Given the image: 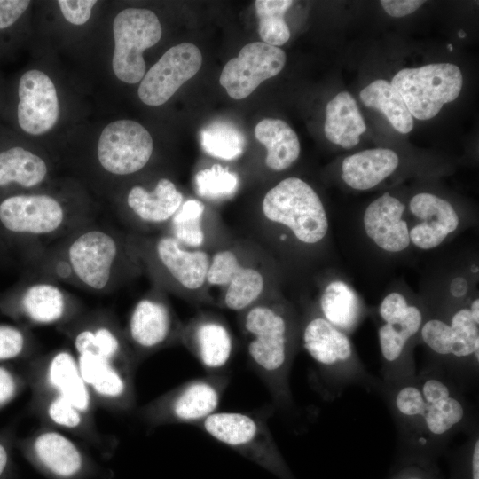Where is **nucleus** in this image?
I'll return each instance as SVG.
<instances>
[{"label":"nucleus","instance_id":"ddd939ff","mask_svg":"<svg viewBox=\"0 0 479 479\" xmlns=\"http://www.w3.org/2000/svg\"><path fill=\"white\" fill-rule=\"evenodd\" d=\"M20 447L33 467L49 479H109L113 475L65 433L47 426L23 440Z\"/></svg>","mask_w":479,"mask_h":479},{"label":"nucleus","instance_id":"a19ab883","mask_svg":"<svg viewBox=\"0 0 479 479\" xmlns=\"http://www.w3.org/2000/svg\"><path fill=\"white\" fill-rule=\"evenodd\" d=\"M97 4L95 0H59L58 4L66 20L73 25H83L91 15V10Z\"/></svg>","mask_w":479,"mask_h":479},{"label":"nucleus","instance_id":"de8ad7c7","mask_svg":"<svg viewBox=\"0 0 479 479\" xmlns=\"http://www.w3.org/2000/svg\"><path fill=\"white\" fill-rule=\"evenodd\" d=\"M395 479H429L428 473L423 472L420 467H408L402 471Z\"/></svg>","mask_w":479,"mask_h":479},{"label":"nucleus","instance_id":"7ed1b4c3","mask_svg":"<svg viewBox=\"0 0 479 479\" xmlns=\"http://www.w3.org/2000/svg\"><path fill=\"white\" fill-rule=\"evenodd\" d=\"M239 326L249 362L275 404L291 409L289 374L300 343L298 313L278 291L239 313Z\"/></svg>","mask_w":479,"mask_h":479},{"label":"nucleus","instance_id":"f8f14e48","mask_svg":"<svg viewBox=\"0 0 479 479\" xmlns=\"http://www.w3.org/2000/svg\"><path fill=\"white\" fill-rule=\"evenodd\" d=\"M228 383L225 373L188 381L142 406L139 415L151 426L198 425L216 412Z\"/></svg>","mask_w":479,"mask_h":479},{"label":"nucleus","instance_id":"f3484780","mask_svg":"<svg viewBox=\"0 0 479 479\" xmlns=\"http://www.w3.org/2000/svg\"><path fill=\"white\" fill-rule=\"evenodd\" d=\"M114 51L112 67L115 76L126 83L141 82L145 75L143 52L161 37V25L148 9L127 8L113 22Z\"/></svg>","mask_w":479,"mask_h":479},{"label":"nucleus","instance_id":"20e7f679","mask_svg":"<svg viewBox=\"0 0 479 479\" xmlns=\"http://www.w3.org/2000/svg\"><path fill=\"white\" fill-rule=\"evenodd\" d=\"M275 258L254 240L228 239L210 253L211 305L240 313L278 292Z\"/></svg>","mask_w":479,"mask_h":479},{"label":"nucleus","instance_id":"7c9ffc66","mask_svg":"<svg viewBox=\"0 0 479 479\" xmlns=\"http://www.w3.org/2000/svg\"><path fill=\"white\" fill-rule=\"evenodd\" d=\"M398 164V155L393 150L368 149L346 157L342 163L341 177L355 190H369L389 177Z\"/></svg>","mask_w":479,"mask_h":479},{"label":"nucleus","instance_id":"b1692460","mask_svg":"<svg viewBox=\"0 0 479 479\" xmlns=\"http://www.w3.org/2000/svg\"><path fill=\"white\" fill-rule=\"evenodd\" d=\"M16 308L30 326L56 328L84 311L81 301L59 283L35 276L22 288Z\"/></svg>","mask_w":479,"mask_h":479},{"label":"nucleus","instance_id":"e433bc0d","mask_svg":"<svg viewBox=\"0 0 479 479\" xmlns=\"http://www.w3.org/2000/svg\"><path fill=\"white\" fill-rule=\"evenodd\" d=\"M200 141L206 153L224 161L237 160L246 146L244 134L234 124L224 120L205 126L200 132Z\"/></svg>","mask_w":479,"mask_h":479},{"label":"nucleus","instance_id":"c03bdc74","mask_svg":"<svg viewBox=\"0 0 479 479\" xmlns=\"http://www.w3.org/2000/svg\"><path fill=\"white\" fill-rule=\"evenodd\" d=\"M380 3L389 15L400 18L414 12L425 2L419 0H382Z\"/></svg>","mask_w":479,"mask_h":479},{"label":"nucleus","instance_id":"dca6fc26","mask_svg":"<svg viewBox=\"0 0 479 479\" xmlns=\"http://www.w3.org/2000/svg\"><path fill=\"white\" fill-rule=\"evenodd\" d=\"M57 330L70 342L75 354L93 355L134 373L137 363L124 329L110 310H84Z\"/></svg>","mask_w":479,"mask_h":479},{"label":"nucleus","instance_id":"2eb2a0df","mask_svg":"<svg viewBox=\"0 0 479 479\" xmlns=\"http://www.w3.org/2000/svg\"><path fill=\"white\" fill-rule=\"evenodd\" d=\"M167 295L163 290L153 286L130 313L123 329L137 364L145 357L179 342L183 324Z\"/></svg>","mask_w":479,"mask_h":479},{"label":"nucleus","instance_id":"0eeeda50","mask_svg":"<svg viewBox=\"0 0 479 479\" xmlns=\"http://www.w3.org/2000/svg\"><path fill=\"white\" fill-rule=\"evenodd\" d=\"M128 237L153 287L192 304H210L207 291L209 252L188 248L164 232H128Z\"/></svg>","mask_w":479,"mask_h":479},{"label":"nucleus","instance_id":"a878e982","mask_svg":"<svg viewBox=\"0 0 479 479\" xmlns=\"http://www.w3.org/2000/svg\"><path fill=\"white\" fill-rule=\"evenodd\" d=\"M75 356L82 377L96 405L117 412L134 408L136 396L132 372L93 355Z\"/></svg>","mask_w":479,"mask_h":479},{"label":"nucleus","instance_id":"4468645a","mask_svg":"<svg viewBox=\"0 0 479 479\" xmlns=\"http://www.w3.org/2000/svg\"><path fill=\"white\" fill-rule=\"evenodd\" d=\"M401 94L412 117H435L445 103L455 100L463 83L460 69L451 63H433L404 68L391 82Z\"/></svg>","mask_w":479,"mask_h":479},{"label":"nucleus","instance_id":"a211bd4d","mask_svg":"<svg viewBox=\"0 0 479 479\" xmlns=\"http://www.w3.org/2000/svg\"><path fill=\"white\" fill-rule=\"evenodd\" d=\"M184 200L175 183L161 177L150 188L131 185L116 202V217L128 232L161 233L165 232Z\"/></svg>","mask_w":479,"mask_h":479},{"label":"nucleus","instance_id":"2f4dec72","mask_svg":"<svg viewBox=\"0 0 479 479\" xmlns=\"http://www.w3.org/2000/svg\"><path fill=\"white\" fill-rule=\"evenodd\" d=\"M48 174L46 161L24 146L13 145L0 149V189L36 188L45 182Z\"/></svg>","mask_w":479,"mask_h":479},{"label":"nucleus","instance_id":"c756f323","mask_svg":"<svg viewBox=\"0 0 479 479\" xmlns=\"http://www.w3.org/2000/svg\"><path fill=\"white\" fill-rule=\"evenodd\" d=\"M218 231V217L208 214L205 202L188 199L184 200L164 233L188 248L211 253L228 240Z\"/></svg>","mask_w":479,"mask_h":479},{"label":"nucleus","instance_id":"6ab92c4d","mask_svg":"<svg viewBox=\"0 0 479 479\" xmlns=\"http://www.w3.org/2000/svg\"><path fill=\"white\" fill-rule=\"evenodd\" d=\"M153 151V138L140 123L128 119L108 123L102 130L97 146L101 169L116 177H126L142 170Z\"/></svg>","mask_w":479,"mask_h":479},{"label":"nucleus","instance_id":"9d476101","mask_svg":"<svg viewBox=\"0 0 479 479\" xmlns=\"http://www.w3.org/2000/svg\"><path fill=\"white\" fill-rule=\"evenodd\" d=\"M378 339L381 357V382L392 385L416 375L412 345L425 320L421 308L403 294L391 292L378 309Z\"/></svg>","mask_w":479,"mask_h":479},{"label":"nucleus","instance_id":"79ce46f5","mask_svg":"<svg viewBox=\"0 0 479 479\" xmlns=\"http://www.w3.org/2000/svg\"><path fill=\"white\" fill-rule=\"evenodd\" d=\"M27 0H0V32L13 27L28 9Z\"/></svg>","mask_w":479,"mask_h":479},{"label":"nucleus","instance_id":"cd10ccee","mask_svg":"<svg viewBox=\"0 0 479 479\" xmlns=\"http://www.w3.org/2000/svg\"><path fill=\"white\" fill-rule=\"evenodd\" d=\"M409 210L415 217L410 227L411 243L422 250L440 246L459 225V216L446 200L429 192L415 194L409 202Z\"/></svg>","mask_w":479,"mask_h":479},{"label":"nucleus","instance_id":"f03ea898","mask_svg":"<svg viewBox=\"0 0 479 479\" xmlns=\"http://www.w3.org/2000/svg\"><path fill=\"white\" fill-rule=\"evenodd\" d=\"M35 276L106 294L144 273L128 232L98 218L45 248L31 262Z\"/></svg>","mask_w":479,"mask_h":479},{"label":"nucleus","instance_id":"4be33fe9","mask_svg":"<svg viewBox=\"0 0 479 479\" xmlns=\"http://www.w3.org/2000/svg\"><path fill=\"white\" fill-rule=\"evenodd\" d=\"M179 343L208 373H225L235 349V340L228 324L212 312H200L183 324Z\"/></svg>","mask_w":479,"mask_h":479},{"label":"nucleus","instance_id":"f704fd0d","mask_svg":"<svg viewBox=\"0 0 479 479\" xmlns=\"http://www.w3.org/2000/svg\"><path fill=\"white\" fill-rule=\"evenodd\" d=\"M255 136L266 148L265 164L268 169L282 171L298 159L301 150L298 137L283 120H262L255 128Z\"/></svg>","mask_w":479,"mask_h":479},{"label":"nucleus","instance_id":"c85d7f7f","mask_svg":"<svg viewBox=\"0 0 479 479\" xmlns=\"http://www.w3.org/2000/svg\"><path fill=\"white\" fill-rule=\"evenodd\" d=\"M405 205L385 192L365 208L363 227L369 240L381 250L400 253L411 244L409 224L404 215Z\"/></svg>","mask_w":479,"mask_h":479},{"label":"nucleus","instance_id":"8fccbe9b","mask_svg":"<svg viewBox=\"0 0 479 479\" xmlns=\"http://www.w3.org/2000/svg\"><path fill=\"white\" fill-rule=\"evenodd\" d=\"M470 269H471V271L473 273H476V274L478 273V266L477 265L473 264V265H471Z\"/></svg>","mask_w":479,"mask_h":479},{"label":"nucleus","instance_id":"49530a36","mask_svg":"<svg viewBox=\"0 0 479 479\" xmlns=\"http://www.w3.org/2000/svg\"><path fill=\"white\" fill-rule=\"evenodd\" d=\"M12 458L9 445L0 440V479H7L11 471Z\"/></svg>","mask_w":479,"mask_h":479},{"label":"nucleus","instance_id":"603ef678","mask_svg":"<svg viewBox=\"0 0 479 479\" xmlns=\"http://www.w3.org/2000/svg\"><path fill=\"white\" fill-rule=\"evenodd\" d=\"M447 48H448L450 51H452V44H448Z\"/></svg>","mask_w":479,"mask_h":479},{"label":"nucleus","instance_id":"37998d69","mask_svg":"<svg viewBox=\"0 0 479 479\" xmlns=\"http://www.w3.org/2000/svg\"><path fill=\"white\" fill-rule=\"evenodd\" d=\"M20 381L5 367L0 366V406L10 402L19 392Z\"/></svg>","mask_w":479,"mask_h":479},{"label":"nucleus","instance_id":"423d86ee","mask_svg":"<svg viewBox=\"0 0 479 479\" xmlns=\"http://www.w3.org/2000/svg\"><path fill=\"white\" fill-rule=\"evenodd\" d=\"M97 218L88 201L49 192L17 193L0 200V226L27 242L30 262Z\"/></svg>","mask_w":479,"mask_h":479},{"label":"nucleus","instance_id":"39448f33","mask_svg":"<svg viewBox=\"0 0 479 479\" xmlns=\"http://www.w3.org/2000/svg\"><path fill=\"white\" fill-rule=\"evenodd\" d=\"M263 248L272 243L293 242L310 249L323 242L329 230L325 206L315 190L299 177H287L264 194L254 216Z\"/></svg>","mask_w":479,"mask_h":479},{"label":"nucleus","instance_id":"9b49d317","mask_svg":"<svg viewBox=\"0 0 479 479\" xmlns=\"http://www.w3.org/2000/svg\"><path fill=\"white\" fill-rule=\"evenodd\" d=\"M281 479H293L264 420L248 413L216 412L197 425Z\"/></svg>","mask_w":479,"mask_h":479},{"label":"nucleus","instance_id":"473e14b6","mask_svg":"<svg viewBox=\"0 0 479 479\" xmlns=\"http://www.w3.org/2000/svg\"><path fill=\"white\" fill-rule=\"evenodd\" d=\"M365 130L356 100L349 92L342 91L327 103L324 131L330 142L345 149L353 148Z\"/></svg>","mask_w":479,"mask_h":479},{"label":"nucleus","instance_id":"5701e85b","mask_svg":"<svg viewBox=\"0 0 479 479\" xmlns=\"http://www.w3.org/2000/svg\"><path fill=\"white\" fill-rule=\"evenodd\" d=\"M285 63L286 54L280 48L254 42L246 44L238 57L225 64L219 82L231 98L242 99L264 80L277 75Z\"/></svg>","mask_w":479,"mask_h":479},{"label":"nucleus","instance_id":"3c124183","mask_svg":"<svg viewBox=\"0 0 479 479\" xmlns=\"http://www.w3.org/2000/svg\"><path fill=\"white\" fill-rule=\"evenodd\" d=\"M458 35L459 37L463 38L466 36V32H464L463 30H460L459 31Z\"/></svg>","mask_w":479,"mask_h":479},{"label":"nucleus","instance_id":"ea45409f","mask_svg":"<svg viewBox=\"0 0 479 479\" xmlns=\"http://www.w3.org/2000/svg\"><path fill=\"white\" fill-rule=\"evenodd\" d=\"M33 349V341L24 331L12 326L0 325V360L27 355Z\"/></svg>","mask_w":479,"mask_h":479},{"label":"nucleus","instance_id":"4c0bfd02","mask_svg":"<svg viewBox=\"0 0 479 479\" xmlns=\"http://www.w3.org/2000/svg\"><path fill=\"white\" fill-rule=\"evenodd\" d=\"M193 183L199 197L210 202H222L235 195L240 180L237 173L216 163L200 169Z\"/></svg>","mask_w":479,"mask_h":479},{"label":"nucleus","instance_id":"f257e3e1","mask_svg":"<svg viewBox=\"0 0 479 479\" xmlns=\"http://www.w3.org/2000/svg\"><path fill=\"white\" fill-rule=\"evenodd\" d=\"M464 388L443 368L428 364L415 376L386 385L383 398L397 429L400 446L414 455L441 452L459 433L478 428L475 410Z\"/></svg>","mask_w":479,"mask_h":479},{"label":"nucleus","instance_id":"aec40b11","mask_svg":"<svg viewBox=\"0 0 479 479\" xmlns=\"http://www.w3.org/2000/svg\"><path fill=\"white\" fill-rule=\"evenodd\" d=\"M32 389L60 395L88 415L96 404L82 377L75 352L59 349L38 357L30 366Z\"/></svg>","mask_w":479,"mask_h":479},{"label":"nucleus","instance_id":"c9c22d12","mask_svg":"<svg viewBox=\"0 0 479 479\" xmlns=\"http://www.w3.org/2000/svg\"><path fill=\"white\" fill-rule=\"evenodd\" d=\"M363 104L381 112L393 128L406 134L413 128V117L407 108L401 94L386 80L372 82L360 91Z\"/></svg>","mask_w":479,"mask_h":479},{"label":"nucleus","instance_id":"bb28decb","mask_svg":"<svg viewBox=\"0 0 479 479\" xmlns=\"http://www.w3.org/2000/svg\"><path fill=\"white\" fill-rule=\"evenodd\" d=\"M33 390V409L47 426L67 432L110 454L113 446L98 430L93 416L88 415L66 397L43 390Z\"/></svg>","mask_w":479,"mask_h":479},{"label":"nucleus","instance_id":"393cba45","mask_svg":"<svg viewBox=\"0 0 479 479\" xmlns=\"http://www.w3.org/2000/svg\"><path fill=\"white\" fill-rule=\"evenodd\" d=\"M59 115V98L51 79L38 69L24 72L17 83L19 128L28 135H43L55 126Z\"/></svg>","mask_w":479,"mask_h":479},{"label":"nucleus","instance_id":"09e8293b","mask_svg":"<svg viewBox=\"0 0 479 479\" xmlns=\"http://www.w3.org/2000/svg\"><path fill=\"white\" fill-rule=\"evenodd\" d=\"M469 310L473 318L479 323V299L475 298L469 304Z\"/></svg>","mask_w":479,"mask_h":479},{"label":"nucleus","instance_id":"72a5a7b5","mask_svg":"<svg viewBox=\"0 0 479 479\" xmlns=\"http://www.w3.org/2000/svg\"><path fill=\"white\" fill-rule=\"evenodd\" d=\"M315 309L347 334L356 328L363 315L362 303L355 290L339 279L332 280L323 287Z\"/></svg>","mask_w":479,"mask_h":479},{"label":"nucleus","instance_id":"1a4fd4ad","mask_svg":"<svg viewBox=\"0 0 479 479\" xmlns=\"http://www.w3.org/2000/svg\"><path fill=\"white\" fill-rule=\"evenodd\" d=\"M420 339L436 365L450 373L463 388L474 384L479 371V323L468 306L459 307L448 318H425Z\"/></svg>","mask_w":479,"mask_h":479},{"label":"nucleus","instance_id":"6e6552de","mask_svg":"<svg viewBox=\"0 0 479 479\" xmlns=\"http://www.w3.org/2000/svg\"><path fill=\"white\" fill-rule=\"evenodd\" d=\"M300 342L315 364L318 384L334 400L351 385L376 391L381 379L363 365L347 334L326 320L315 308L300 318Z\"/></svg>","mask_w":479,"mask_h":479},{"label":"nucleus","instance_id":"a18cd8bd","mask_svg":"<svg viewBox=\"0 0 479 479\" xmlns=\"http://www.w3.org/2000/svg\"><path fill=\"white\" fill-rule=\"evenodd\" d=\"M469 284L464 276H456L449 284V294L455 300H462L468 293Z\"/></svg>","mask_w":479,"mask_h":479},{"label":"nucleus","instance_id":"58836bf2","mask_svg":"<svg viewBox=\"0 0 479 479\" xmlns=\"http://www.w3.org/2000/svg\"><path fill=\"white\" fill-rule=\"evenodd\" d=\"M293 4L291 0L255 1L258 33L263 43L278 47L288 41L290 31L284 15Z\"/></svg>","mask_w":479,"mask_h":479},{"label":"nucleus","instance_id":"412c9836","mask_svg":"<svg viewBox=\"0 0 479 479\" xmlns=\"http://www.w3.org/2000/svg\"><path fill=\"white\" fill-rule=\"evenodd\" d=\"M201 63V52L192 43L169 48L141 80L137 90L140 100L147 106L163 105L197 74Z\"/></svg>","mask_w":479,"mask_h":479}]
</instances>
